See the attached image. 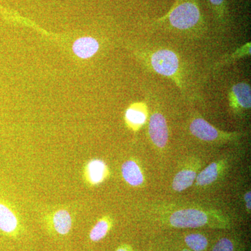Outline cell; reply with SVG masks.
I'll list each match as a JSON object with an SVG mask.
<instances>
[{
	"mask_svg": "<svg viewBox=\"0 0 251 251\" xmlns=\"http://www.w3.org/2000/svg\"><path fill=\"white\" fill-rule=\"evenodd\" d=\"M109 228H110V224L108 221L105 219L100 220L91 230L90 233L91 240L95 242L101 240L106 236Z\"/></svg>",
	"mask_w": 251,
	"mask_h": 251,
	"instance_id": "cell-15",
	"label": "cell"
},
{
	"mask_svg": "<svg viewBox=\"0 0 251 251\" xmlns=\"http://www.w3.org/2000/svg\"><path fill=\"white\" fill-rule=\"evenodd\" d=\"M185 242L191 250L203 251L208 245V241L204 236L201 234H191L186 236Z\"/></svg>",
	"mask_w": 251,
	"mask_h": 251,
	"instance_id": "cell-14",
	"label": "cell"
},
{
	"mask_svg": "<svg viewBox=\"0 0 251 251\" xmlns=\"http://www.w3.org/2000/svg\"><path fill=\"white\" fill-rule=\"evenodd\" d=\"M196 177V173L194 171L189 170L180 171L173 180V188L176 191H184L193 184Z\"/></svg>",
	"mask_w": 251,
	"mask_h": 251,
	"instance_id": "cell-12",
	"label": "cell"
},
{
	"mask_svg": "<svg viewBox=\"0 0 251 251\" xmlns=\"http://www.w3.org/2000/svg\"><path fill=\"white\" fill-rule=\"evenodd\" d=\"M232 95L238 105L243 108L249 109L251 105V90L250 85L247 83H238L232 87Z\"/></svg>",
	"mask_w": 251,
	"mask_h": 251,
	"instance_id": "cell-11",
	"label": "cell"
},
{
	"mask_svg": "<svg viewBox=\"0 0 251 251\" xmlns=\"http://www.w3.org/2000/svg\"><path fill=\"white\" fill-rule=\"evenodd\" d=\"M52 224L54 230L62 235L70 232L72 227V219L70 213L65 209L55 211L52 216Z\"/></svg>",
	"mask_w": 251,
	"mask_h": 251,
	"instance_id": "cell-9",
	"label": "cell"
},
{
	"mask_svg": "<svg viewBox=\"0 0 251 251\" xmlns=\"http://www.w3.org/2000/svg\"><path fill=\"white\" fill-rule=\"evenodd\" d=\"M207 216L202 211L194 209L175 211L170 218L172 226L178 228H196L207 223Z\"/></svg>",
	"mask_w": 251,
	"mask_h": 251,
	"instance_id": "cell-2",
	"label": "cell"
},
{
	"mask_svg": "<svg viewBox=\"0 0 251 251\" xmlns=\"http://www.w3.org/2000/svg\"><path fill=\"white\" fill-rule=\"evenodd\" d=\"M106 171V166L103 161L92 160L85 167V177L91 184H98L105 179Z\"/></svg>",
	"mask_w": 251,
	"mask_h": 251,
	"instance_id": "cell-8",
	"label": "cell"
},
{
	"mask_svg": "<svg viewBox=\"0 0 251 251\" xmlns=\"http://www.w3.org/2000/svg\"><path fill=\"white\" fill-rule=\"evenodd\" d=\"M218 176V167L215 163H211L204 171L198 175L197 184L200 186H206L215 181Z\"/></svg>",
	"mask_w": 251,
	"mask_h": 251,
	"instance_id": "cell-13",
	"label": "cell"
},
{
	"mask_svg": "<svg viewBox=\"0 0 251 251\" xmlns=\"http://www.w3.org/2000/svg\"><path fill=\"white\" fill-rule=\"evenodd\" d=\"M213 251H234L232 242L227 238H223L216 243Z\"/></svg>",
	"mask_w": 251,
	"mask_h": 251,
	"instance_id": "cell-17",
	"label": "cell"
},
{
	"mask_svg": "<svg viewBox=\"0 0 251 251\" xmlns=\"http://www.w3.org/2000/svg\"><path fill=\"white\" fill-rule=\"evenodd\" d=\"M190 130L193 135L205 141H212L219 135V132L216 128L201 118L196 119L191 122Z\"/></svg>",
	"mask_w": 251,
	"mask_h": 251,
	"instance_id": "cell-6",
	"label": "cell"
},
{
	"mask_svg": "<svg viewBox=\"0 0 251 251\" xmlns=\"http://www.w3.org/2000/svg\"><path fill=\"white\" fill-rule=\"evenodd\" d=\"M99 49L98 41L90 36L80 38L74 42L73 50L77 57L88 59L92 57Z\"/></svg>",
	"mask_w": 251,
	"mask_h": 251,
	"instance_id": "cell-7",
	"label": "cell"
},
{
	"mask_svg": "<svg viewBox=\"0 0 251 251\" xmlns=\"http://www.w3.org/2000/svg\"><path fill=\"white\" fill-rule=\"evenodd\" d=\"M127 121L133 126L143 125L146 121V115L144 112L134 108H128L126 112Z\"/></svg>",
	"mask_w": 251,
	"mask_h": 251,
	"instance_id": "cell-16",
	"label": "cell"
},
{
	"mask_svg": "<svg viewBox=\"0 0 251 251\" xmlns=\"http://www.w3.org/2000/svg\"><path fill=\"white\" fill-rule=\"evenodd\" d=\"M19 227V220L12 206L0 198V230L6 234H14Z\"/></svg>",
	"mask_w": 251,
	"mask_h": 251,
	"instance_id": "cell-5",
	"label": "cell"
},
{
	"mask_svg": "<svg viewBox=\"0 0 251 251\" xmlns=\"http://www.w3.org/2000/svg\"><path fill=\"white\" fill-rule=\"evenodd\" d=\"M149 133L157 147L165 148L168 140V129L166 118L163 115L155 113L151 115L149 125Z\"/></svg>",
	"mask_w": 251,
	"mask_h": 251,
	"instance_id": "cell-4",
	"label": "cell"
},
{
	"mask_svg": "<svg viewBox=\"0 0 251 251\" xmlns=\"http://www.w3.org/2000/svg\"><path fill=\"white\" fill-rule=\"evenodd\" d=\"M151 63L155 72L164 76H173L179 69L177 56L168 50H161L153 53Z\"/></svg>",
	"mask_w": 251,
	"mask_h": 251,
	"instance_id": "cell-3",
	"label": "cell"
},
{
	"mask_svg": "<svg viewBox=\"0 0 251 251\" xmlns=\"http://www.w3.org/2000/svg\"><path fill=\"white\" fill-rule=\"evenodd\" d=\"M124 179L131 186H139L143 184V175L139 167L133 161L125 162L122 167Z\"/></svg>",
	"mask_w": 251,
	"mask_h": 251,
	"instance_id": "cell-10",
	"label": "cell"
},
{
	"mask_svg": "<svg viewBox=\"0 0 251 251\" xmlns=\"http://www.w3.org/2000/svg\"><path fill=\"white\" fill-rule=\"evenodd\" d=\"M181 251H191L189 250H187V249H184V250Z\"/></svg>",
	"mask_w": 251,
	"mask_h": 251,
	"instance_id": "cell-21",
	"label": "cell"
},
{
	"mask_svg": "<svg viewBox=\"0 0 251 251\" xmlns=\"http://www.w3.org/2000/svg\"><path fill=\"white\" fill-rule=\"evenodd\" d=\"M209 1L216 9H222L226 3V0H209Z\"/></svg>",
	"mask_w": 251,
	"mask_h": 251,
	"instance_id": "cell-18",
	"label": "cell"
},
{
	"mask_svg": "<svg viewBox=\"0 0 251 251\" xmlns=\"http://www.w3.org/2000/svg\"><path fill=\"white\" fill-rule=\"evenodd\" d=\"M117 251H128L126 250V249L125 248L120 247V248H119L118 249H117Z\"/></svg>",
	"mask_w": 251,
	"mask_h": 251,
	"instance_id": "cell-20",
	"label": "cell"
},
{
	"mask_svg": "<svg viewBox=\"0 0 251 251\" xmlns=\"http://www.w3.org/2000/svg\"><path fill=\"white\" fill-rule=\"evenodd\" d=\"M201 16L197 5L191 1H185L172 10L168 19L172 26L184 30L196 26L201 20Z\"/></svg>",
	"mask_w": 251,
	"mask_h": 251,
	"instance_id": "cell-1",
	"label": "cell"
},
{
	"mask_svg": "<svg viewBox=\"0 0 251 251\" xmlns=\"http://www.w3.org/2000/svg\"><path fill=\"white\" fill-rule=\"evenodd\" d=\"M251 191L248 192L245 196V201L247 202V208L249 209H251Z\"/></svg>",
	"mask_w": 251,
	"mask_h": 251,
	"instance_id": "cell-19",
	"label": "cell"
}]
</instances>
